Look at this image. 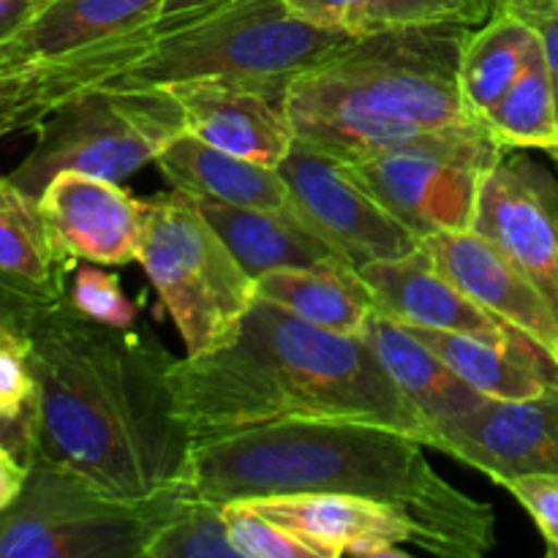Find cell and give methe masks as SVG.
I'll list each match as a JSON object with an SVG mask.
<instances>
[{"instance_id":"obj_1","label":"cell","mask_w":558,"mask_h":558,"mask_svg":"<svg viewBox=\"0 0 558 558\" xmlns=\"http://www.w3.org/2000/svg\"><path fill=\"white\" fill-rule=\"evenodd\" d=\"M174 360L153 332L98 325L69 298L49 305L31 330L33 461L123 501L183 483L194 436L178 412Z\"/></svg>"},{"instance_id":"obj_2","label":"cell","mask_w":558,"mask_h":558,"mask_svg":"<svg viewBox=\"0 0 558 558\" xmlns=\"http://www.w3.org/2000/svg\"><path fill=\"white\" fill-rule=\"evenodd\" d=\"M183 483L221 505L276 494H349L412 523L414 550L480 558L496 548L494 507L441 477L414 434L365 420H281L194 439Z\"/></svg>"},{"instance_id":"obj_3","label":"cell","mask_w":558,"mask_h":558,"mask_svg":"<svg viewBox=\"0 0 558 558\" xmlns=\"http://www.w3.org/2000/svg\"><path fill=\"white\" fill-rule=\"evenodd\" d=\"M172 385L194 439L281 420H365L420 441L425 434L363 338L308 325L259 294L232 343L174 360Z\"/></svg>"},{"instance_id":"obj_4","label":"cell","mask_w":558,"mask_h":558,"mask_svg":"<svg viewBox=\"0 0 558 558\" xmlns=\"http://www.w3.org/2000/svg\"><path fill=\"white\" fill-rule=\"evenodd\" d=\"M474 25H385L349 38L289 85L292 96L343 104L425 125H472L483 118L461 90V58Z\"/></svg>"},{"instance_id":"obj_5","label":"cell","mask_w":558,"mask_h":558,"mask_svg":"<svg viewBox=\"0 0 558 558\" xmlns=\"http://www.w3.org/2000/svg\"><path fill=\"white\" fill-rule=\"evenodd\" d=\"M349 38V33L322 31L298 20L283 0H229L156 25L145 58L118 80L163 87L189 80L289 87Z\"/></svg>"},{"instance_id":"obj_6","label":"cell","mask_w":558,"mask_h":558,"mask_svg":"<svg viewBox=\"0 0 558 558\" xmlns=\"http://www.w3.org/2000/svg\"><path fill=\"white\" fill-rule=\"evenodd\" d=\"M136 262L178 327L189 357L234 341L256 303V281L183 191L147 199Z\"/></svg>"},{"instance_id":"obj_7","label":"cell","mask_w":558,"mask_h":558,"mask_svg":"<svg viewBox=\"0 0 558 558\" xmlns=\"http://www.w3.org/2000/svg\"><path fill=\"white\" fill-rule=\"evenodd\" d=\"M183 131V107L169 87L109 80L44 118L11 180L36 196L69 169L125 183Z\"/></svg>"},{"instance_id":"obj_8","label":"cell","mask_w":558,"mask_h":558,"mask_svg":"<svg viewBox=\"0 0 558 558\" xmlns=\"http://www.w3.org/2000/svg\"><path fill=\"white\" fill-rule=\"evenodd\" d=\"M178 488L123 501L69 469L33 461L22 494L0 512V558H142Z\"/></svg>"},{"instance_id":"obj_9","label":"cell","mask_w":558,"mask_h":558,"mask_svg":"<svg viewBox=\"0 0 558 558\" xmlns=\"http://www.w3.org/2000/svg\"><path fill=\"white\" fill-rule=\"evenodd\" d=\"M278 172L287 180L294 218L354 270L368 262L398 259L420 248L417 234L390 216L343 163L327 153L298 140L278 163Z\"/></svg>"},{"instance_id":"obj_10","label":"cell","mask_w":558,"mask_h":558,"mask_svg":"<svg viewBox=\"0 0 558 558\" xmlns=\"http://www.w3.org/2000/svg\"><path fill=\"white\" fill-rule=\"evenodd\" d=\"M287 107L298 140L336 161L425 153L490 169L510 153L483 120L472 125H425L292 93H287Z\"/></svg>"},{"instance_id":"obj_11","label":"cell","mask_w":558,"mask_h":558,"mask_svg":"<svg viewBox=\"0 0 558 558\" xmlns=\"http://www.w3.org/2000/svg\"><path fill=\"white\" fill-rule=\"evenodd\" d=\"M425 447L477 469L501 488L526 474H558V385L523 401L485 398L430 430Z\"/></svg>"},{"instance_id":"obj_12","label":"cell","mask_w":558,"mask_h":558,"mask_svg":"<svg viewBox=\"0 0 558 558\" xmlns=\"http://www.w3.org/2000/svg\"><path fill=\"white\" fill-rule=\"evenodd\" d=\"M472 229L521 267L558 314V189L548 172L507 153L483 174Z\"/></svg>"},{"instance_id":"obj_13","label":"cell","mask_w":558,"mask_h":558,"mask_svg":"<svg viewBox=\"0 0 558 558\" xmlns=\"http://www.w3.org/2000/svg\"><path fill=\"white\" fill-rule=\"evenodd\" d=\"M153 38L156 27L52 58L20 52L11 38L0 41V140L36 131L60 104L118 80L145 58Z\"/></svg>"},{"instance_id":"obj_14","label":"cell","mask_w":558,"mask_h":558,"mask_svg":"<svg viewBox=\"0 0 558 558\" xmlns=\"http://www.w3.org/2000/svg\"><path fill=\"white\" fill-rule=\"evenodd\" d=\"M343 169L420 240L472 229L480 183L488 169L425 153H390L341 161Z\"/></svg>"},{"instance_id":"obj_15","label":"cell","mask_w":558,"mask_h":558,"mask_svg":"<svg viewBox=\"0 0 558 558\" xmlns=\"http://www.w3.org/2000/svg\"><path fill=\"white\" fill-rule=\"evenodd\" d=\"M436 270L466 298L523 338L537 343L558 365V314L521 267L474 229H450L420 240Z\"/></svg>"},{"instance_id":"obj_16","label":"cell","mask_w":558,"mask_h":558,"mask_svg":"<svg viewBox=\"0 0 558 558\" xmlns=\"http://www.w3.org/2000/svg\"><path fill=\"white\" fill-rule=\"evenodd\" d=\"M38 205L58 245L74 262L120 267L140 256L147 199H136L123 183L69 169L44 185Z\"/></svg>"},{"instance_id":"obj_17","label":"cell","mask_w":558,"mask_h":558,"mask_svg":"<svg viewBox=\"0 0 558 558\" xmlns=\"http://www.w3.org/2000/svg\"><path fill=\"white\" fill-rule=\"evenodd\" d=\"M185 114V131L254 161L278 163L298 142L289 118V87L234 80H189L167 85Z\"/></svg>"},{"instance_id":"obj_18","label":"cell","mask_w":558,"mask_h":558,"mask_svg":"<svg viewBox=\"0 0 558 558\" xmlns=\"http://www.w3.org/2000/svg\"><path fill=\"white\" fill-rule=\"evenodd\" d=\"M243 501L298 534L319 558H407L414 548L412 523L365 496L276 494Z\"/></svg>"},{"instance_id":"obj_19","label":"cell","mask_w":558,"mask_h":558,"mask_svg":"<svg viewBox=\"0 0 558 558\" xmlns=\"http://www.w3.org/2000/svg\"><path fill=\"white\" fill-rule=\"evenodd\" d=\"M357 272L374 298L376 314L403 327L488 338H505L515 332L480 308L472 298H466L445 272L436 270L423 245L398 259L368 262Z\"/></svg>"},{"instance_id":"obj_20","label":"cell","mask_w":558,"mask_h":558,"mask_svg":"<svg viewBox=\"0 0 558 558\" xmlns=\"http://www.w3.org/2000/svg\"><path fill=\"white\" fill-rule=\"evenodd\" d=\"M156 167L174 191L189 196L294 216L292 196L278 167L234 156L191 131H183L163 147Z\"/></svg>"},{"instance_id":"obj_21","label":"cell","mask_w":558,"mask_h":558,"mask_svg":"<svg viewBox=\"0 0 558 558\" xmlns=\"http://www.w3.org/2000/svg\"><path fill=\"white\" fill-rule=\"evenodd\" d=\"M428 349H434L469 387L485 398L523 401L558 385V365L529 338H488L466 332L420 330L409 327Z\"/></svg>"},{"instance_id":"obj_22","label":"cell","mask_w":558,"mask_h":558,"mask_svg":"<svg viewBox=\"0 0 558 558\" xmlns=\"http://www.w3.org/2000/svg\"><path fill=\"white\" fill-rule=\"evenodd\" d=\"M363 341L374 349L381 368L392 379V385L401 390L409 407L420 414L425 425L423 445L428 434L461 414L472 412L485 396H480L474 387H469L434 349L425 347L409 327L376 314L371 316L368 330Z\"/></svg>"},{"instance_id":"obj_23","label":"cell","mask_w":558,"mask_h":558,"mask_svg":"<svg viewBox=\"0 0 558 558\" xmlns=\"http://www.w3.org/2000/svg\"><path fill=\"white\" fill-rule=\"evenodd\" d=\"M194 202L254 281L265 272L287 267L349 265L289 213L234 207L199 196H194Z\"/></svg>"},{"instance_id":"obj_24","label":"cell","mask_w":558,"mask_h":558,"mask_svg":"<svg viewBox=\"0 0 558 558\" xmlns=\"http://www.w3.org/2000/svg\"><path fill=\"white\" fill-rule=\"evenodd\" d=\"M256 294L308 325L363 338L374 316V298L352 265L287 267L256 278Z\"/></svg>"},{"instance_id":"obj_25","label":"cell","mask_w":558,"mask_h":558,"mask_svg":"<svg viewBox=\"0 0 558 558\" xmlns=\"http://www.w3.org/2000/svg\"><path fill=\"white\" fill-rule=\"evenodd\" d=\"M74 267L54 240L38 196L11 174H0V276L47 300H63Z\"/></svg>"},{"instance_id":"obj_26","label":"cell","mask_w":558,"mask_h":558,"mask_svg":"<svg viewBox=\"0 0 558 558\" xmlns=\"http://www.w3.org/2000/svg\"><path fill=\"white\" fill-rule=\"evenodd\" d=\"M161 0H49L11 44L25 54H69L150 31Z\"/></svg>"},{"instance_id":"obj_27","label":"cell","mask_w":558,"mask_h":558,"mask_svg":"<svg viewBox=\"0 0 558 558\" xmlns=\"http://www.w3.org/2000/svg\"><path fill=\"white\" fill-rule=\"evenodd\" d=\"M537 44L534 27L515 9H499L472 27L461 58V90L477 118L521 76Z\"/></svg>"},{"instance_id":"obj_28","label":"cell","mask_w":558,"mask_h":558,"mask_svg":"<svg viewBox=\"0 0 558 558\" xmlns=\"http://www.w3.org/2000/svg\"><path fill=\"white\" fill-rule=\"evenodd\" d=\"M483 123L507 150H545L558 145V112L554 85H550L548 65L543 49L532 52L526 69L507 87L499 101L490 104L483 114Z\"/></svg>"},{"instance_id":"obj_29","label":"cell","mask_w":558,"mask_h":558,"mask_svg":"<svg viewBox=\"0 0 558 558\" xmlns=\"http://www.w3.org/2000/svg\"><path fill=\"white\" fill-rule=\"evenodd\" d=\"M142 558H240L227 532L223 505L180 483Z\"/></svg>"},{"instance_id":"obj_30","label":"cell","mask_w":558,"mask_h":558,"mask_svg":"<svg viewBox=\"0 0 558 558\" xmlns=\"http://www.w3.org/2000/svg\"><path fill=\"white\" fill-rule=\"evenodd\" d=\"M227 532L240 558H319L308 543L243 499L223 505Z\"/></svg>"},{"instance_id":"obj_31","label":"cell","mask_w":558,"mask_h":558,"mask_svg":"<svg viewBox=\"0 0 558 558\" xmlns=\"http://www.w3.org/2000/svg\"><path fill=\"white\" fill-rule=\"evenodd\" d=\"M69 303L85 319L107 327H134L136 305L120 287V278L96 262H76L69 281Z\"/></svg>"},{"instance_id":"obj_32","label":"cell","mask_w":558,"mask_h":558,"mask_svg":"<svg viewBox=\"0 0 558 558\" xmlns=\"http://www.w3.org/2000/svg\"><path fill=\"white\" fill-rule=\"evenodd\" d=\"M289 14L322 31L360 36L379 25V0H283Z\"/></svg>"},{"instance_id":"obj_33","label":"cell","mask_w":558,"mask_h":558,"mask_svg":"<svg viewBox=\"0 0 558 558\" xmlns=\"http://www.w3.org/2000/svg\"><path fill=\"white\" fill-rule=\"evenodd\" d=\"M33 381L31 338L0 327V412L25 414L31 409Z\"/></svg>"},{"instance_id":"obj_34","label":"cell","mask_w":558,"mask_h":558,"mask_svg":"<svg viewBox=\"0 0 558 558\" xmlns=\"http://www.w3.org/2000/svg\"><path fill=\"white\" fill-rule=\"evenodd\" d=\"M507 494L526 510L545 543V554L558 558V474H526L505 485Z\"/></svg>"},{"instance_id":"obj_35","label":"cell","mask_w":558,"mask_h":558,"mask_svg":"<svg viewBox=\"0 0 558 558\" xmlns=\"http://www.w3.org/2000/svg\"><path fill=\"white\" fill-rule=\"evenodd\" d=\"M436 22H463L480 25L466 0H379V25H436Z\"/></svg>"},{"instance_id":"obj_36","label":"cell","mask_w":558,"mask_h":558,"mask_svg":"<svg viewBox=\"0 0 558 558\" xmlns=\"http://www.w3.org/2000/svg\"><path fill=\"white\" fill-rule=\"evenodd\" d=\"M515 11L537 33L545 65H548L550 85H554L558 112V0H532V3L515 5Z\"/></svg>"},{"instance_id":"obj_37","label":"cell","mask_w":558,"mask_h":558,"mask_svg":"<svg viewBox=\"0 0 558 558\" xmlns=\"http://www.w3.org/2000/svg\"><path fill=\"white\" fill-rule=\"evenodd\" d=\"M0 447L20 456L31 466L33 461V420L31 409L25 414L0 412Z\"/></svg>"},{"instance_id":"obj_38","label":"cell","mask_w":558,"mask_h":558,"mask_svg":"<svg viewBox=\"0 0 558 558\" xmlns=\"http://www.w3.org/2000/svg\"><path fill=\"white\" fill-rule=\"evenodd\" d=\"M27 472H31V466L20 456L0 447V512L9 510L16 496L22 494L27 483Z\"/></svg>"},{"instance_id":"obj_39","label":"cell","mask_w":558,"mask_h":558,"mask_svg":"<svg viewBox=\"0 0 558 558\" xmlns=\"http://www.w3.org/2000/svg\"><path fill=\"white\" fill-rule=\"evenodd\" d=\"M47 3L49 0H0V41H9L31 25Z\"/></svg>"},{"instance_id":"obj_40","label":"cell","mask_w":558,"mask_h":558,"mask_svg":"<svg viewBox=\"0 0 558 558\" xmlns=\"http://www.w3.org/2000/svg\"><path fill=\"white\" fill-rule=\"evenodd\" d=\"M229 3V0H161V11H158L156 25H163V22L185 20L191 14H199V11L213 9V5Z\"/></svg>"},{"instance_id":"obj_41","label":"cell","mask_w":558,"mask_h":558,"mask_svg":"<svg viewBox=\"0 0 558 558\" xmlns=\"http://www.w3.org/2000/svg\"><path fill=\"white\" fill-rule=\"evenodd\" d=\"M469 5H472V11L477 14L480 22H485L488 16H494L496 11L501 9V0H466Z\"/></svg>"},{"instance_id":"obj_42","label":"cell","mask_w":558,"mask_h":558,"mask_svg":"<svg viewBox=\"0 0 558 558\" xmlns=\"http://www.w3.org/2000/svg\"><path fill=\"white\" fill-rule=\"evenodd\" d=\"M532 3V0H501V9H515V5Z\"/></svg>"},{"instance_id":"obj_43","label":"cell","mask_w":558,"mask_h":558,"mask_svg":"<svg viewBox=\"0 0 558 558\" xmlns=\"http://www.w3.org/2000/svg\"><path fill=\"white\" fill-rule=\"evenodd\" d=\"M548 153H550V158H554V161L558 163V145H554V147H550V150H548Z\"/></svg>"}]
</instances>
